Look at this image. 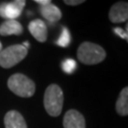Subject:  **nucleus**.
Returning <instances> with one entry per match:
<instances>
[{
	"mask_svg": "<svg viewBox=\"0 0 128 128\" xmlns=\"http://www.w3.org/2000/svg\"><path fill=\"white\" fill-rule=\"evenodd\" d=\"M25 5V0H15L2 3L0 4V16L7 20H15L21 15Z\"/></svg>",
	"mask_w": 128,
	"mask_h": 128,
	"instance_id": "39448f33",
	"label": "nucleus"
},
{
	"mask_svg": "<svg viewBox=\"0 0 128 128\" xmlns=\"http://www.w3.org/2000/svg\"><path fill=\"white\" fill-rule=\"evenodd\" d=\"M28 50L22 45H12L0 51V66L10 68L27 56Z\"/></svg>",
	"mask_w": 128,
	"mask_h": 128,
	"instance_id": "20e7f679",
	"label": "nucleus"
},
{
	"mask_svg": "<svg viewBox=\"0 0 128 128\" xmlns=\"http://www.w3.org/2000/svg\"><path fill=\"white\" fill-rule=\"evenodd\" d=\"M23 32V27L17 20H6L0 25V34L3 36L20 35Z\"/></svg>",
	"mask_w": 128,
	"mask_h": 128,
	"instance_id": "9b49d317",
	"label": "nucleus"
},
{
	"mask_svg": "<svg viewBox=\"0 0 128 128\" xmlns=\"http://www.w3.org/2000/svg\"><path fill=\"white\" fill-rule=\"evenodd\" d=\"M2 50V44H1V42H0V51Z\"/></svg>",
	"mask_w": 128,
	"mask_h": 128,
	"instance_id": "aec40b11",
	"label": "nucleus"
},
{
	"mask_svg": "<svg viewBox=\"0 0 128 128\" xmlns=\"http://www.w3.org/2000/svg\"><path fill=\"white\" fill-rule=\"evenodd\" d=\"M40 14L50 24L56 23L62 18V12H61L60 9L57 6L51 4V3L44 5V6H40Z\"/></svg>",
	"mask_w": 128,
	"mask_h": 128,
	"instance_id": "9d476101",
	"label": "nucleus"
},
{
	"mask_svg": "<svg viewBox=\"0 0 128 128\" xmlns=\"http://www.w3.org/2000/svg\"><path fill=\"white\" fill-rule=\"evenodd\" d=\"M35 2L38 3L40 6H44V5H48L50 4V3H51L50 0H35Z\"/></svg>",
	"mask_w": 128,
	"mask_h": 128,
	"instance_id": "f3484780",
	"label": "nucleus"
},
{
	"mask_svg": "<svg viewBox=\"0 0 128 128\" xmlns=\"http://www.w3.org/2000/svg\"><path fill=\"white\" fill-rule=\"evenodd\" d=\"M22 46H24V48H30V43H28V41H26V42H24L23 43V45H22Z\"/></svg>",
	"mask_w": 128,
	"mask_h": 128,
	"instance_id": "a211bd4d",
	"label": "nucleus"
},
{
	"mask_svg": "<svg viewBox=\"0 0 128 128\" xmlns=\"http://www.w3.org/2000/svg\"><path fill=\"white\" fill-rule=\"evenodd\" d=\"M62 68L66 73L71 74L75 71V69L77 68V64L75 62V60L73 59H66L63 61L62 63Z\"/></svg>",
	"mask_w": 128,
	"mask_h": 128,
	"instance_id": "4468645a",
	"label": "nucleus"
},
{
	"mask_svg": "<svg viewBox=\"0 0 128 128\" xmlns=\"http://www.w3.org/2000/svg\"><path fill=\"white\" fill-rule=\"evenodd\" d=\"M113 30L119 37L122 38V39H126V32H125L124 28H115Z\"/></svg>",
	"mask_w": 128,
	"mask_h": 128,
	"instance_id": "2eb2a0df",
	"label": "nucleus"
},
{
	"mask_svg": "<svg viewBox=\"0 0 128 128\" xmlns=\"http://www.w3.org/2000/svg\"><path fill=\"white\" fill-rule=\"evenodd\" d=\"M63 125L64 128H86V120L79 111L70 109L64 114Z\"/></svg>",
	"mask_w": 128,
	"mask_h": 128,
	"instance_id": "0eeeda50",
	"label": "nucleus"
},
{
	"mask_svg": "<svg viewBox=\"0 0 128 128\" xmlns=\"http://www.w3.org/2000/svg\"><path fill=\"white\" fill-rule=\"evenodd\" d=\"M64 4L69 6H77V5L82 4L84 1V0H64Z\"/></svg>",
	"mask_w": 128,
	"mask_h": 128,
	"instance_id": "dca6fc26",
	"label": "nucleus"
},
{
	"mask_svg": "<svg viewBox=\"0 0 128 128\" xmlns=\"http://www.w3.org/2000/svg\"><path fill=\"white\" fill-rule=\"evenodd\" d=\"M116 111L120 116H128V86L124 87L116 102Z\"/></svg>",
	"mask_w": 128,
	"mask_h": 128,
	"instance_id": "f8f14e48",
	"label": "nucleus"
},
{
	"mask_svg": "<svg viewBox=\"0 0 128 128\" xmlns=\"http://www.w3.org/2000/svg\"><path fill=\"white\" fill-rule=\"evenodd\" d=\"M110 21L112 23H124L128 20V2L120 1L115 3L108 14Z\"/></svg>",
	"mask_w": 128,
	"mask_h": 128,
	"instance_id": "423d86ee",
	"label": "nucleus"
},
{
	"mask_svg": "<svg viewBox=\"0 0 128 128\" xmlns=\"http://www.w3.org/2000/svg\"><path fill=\"white\" fill-rule=\"evenodd\" d=\"M5 128H28L23 116L15 110H10L5 115Z\"/></svg>",
	"mask_w": 128,
	"mask_h": 128,
	"instance_id": "1a4fd4ad",
	"label": "nucleus"
},
{
	"mask_svg": "<svg viewBox=\"0 0 128 128\" xmlns=\"http://www.w3.org/2000/svg\"><path fill=\"white\" fill-rule=\"evenodd\" d=\"M77 57L81 63L91 66L102 62L106 57V53L100 45L91 42H84L78 48Z\"/></svg>",
	"mask_w": 128,
	"mask_h": 128,
	"instance_id": "f257e3e1",
	"label": "nucleus"
},
{
	"mask_svg": "<svg viewBox=\"0 0 128 128\" xmlns=\"http://www.w3.org/2000/svg\"><path fill=\"white\" fill-rule=\"evenodd\" d=\"M125 32H126V41H127V43H128V22H127V24H126V27H125Z\"/></svg>",
	"mask_w": 128,
	"mask_h": 128,
	"instance_id": "6ab92c4d",
	"label": "nucleus"
},
{
	"mask_svg": "<svg viewBox=\"0 0 128 128\" xmlns=\"http://www.w3.org/2000/svg\"><path fill=\"white\" fill-rule=\"evenodd\" d=\"M71 41V36H70V32L66 27L63 28L62 32H61V35L58 38V40L56 41V44L60 46H63V48H66L70 44Z\"/></svg>",
	"mask_w": 128,
	"mask_h": 128,
	"instance_id": "ddd939ff",
	"label": "nucleus"
},
{
	"mask_svg": "<svg viewBox=\"0 0 128 128\" xmlns=\"http://www.w3.org/2000/svg\"><path fill=\"white\" fill-rule=\"evenodd\" d=\"M8 87L15 95L23 98H30L35 92V84L26 75L16 73L8 80Z\"/></svg>",
	"mask_w": 128,
	"mask_h": 128,
	"instance_id": "7ed1b4c3",
	"label": "nucleus"
},
{
	"mask_svg": "<svg viewBox=\"0 0 128 128\" xmlns=\"http://www.w3.org/2000/svg\"><path fill=\"white\" fill-rule=\"evenodd\" d=\"M28 30L38 42L44 43L48 38V28L46 23L41 19H34L28 24Z\"/></svg>",
	"mask_w": 128,
	"mask_h": 128,
	"instance_id": "6e6552de",
	"label": "nucleus"
},
{
	"mask_svg": "<svg viewBox=\"0 0 128 128\" xmlns=\"http://www.w3.org/2000/svg\"><path fill=\"white\" fill-rule=\"evenodd\" d=\"M64 94L57 84H50L46 87L44 95V106L46 113L51 117H58L63 109Z\"/></svg>",
	"mask_w": 128,
	"mask_h": 128,
	"instance_id": "f03ea898",
	"label": "nucleus"
}]
</instances>
